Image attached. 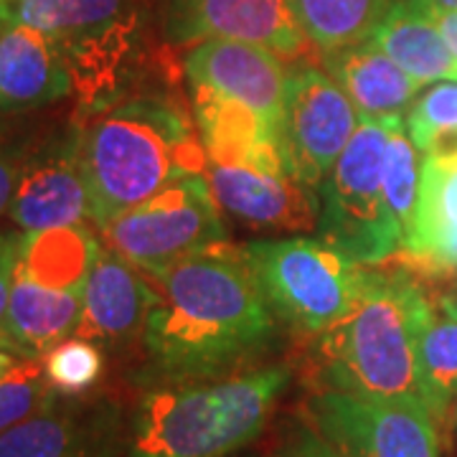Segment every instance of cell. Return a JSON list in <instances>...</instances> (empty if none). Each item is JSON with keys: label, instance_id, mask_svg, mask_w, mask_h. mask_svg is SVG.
<instances>
[{"label": "cell", "instance_id": "6da1fadb", "mask_svg": "<svg viewBox=\"0 0 457 457\" xmlns=\"http://www.w3.org/2000/svg\"><path fill=\"white\" fill-rule=\"evenodd\" d=\"M219 246L150 272L161 293L147 315L145 343L165 374L224 371L275 333L272 308L245 254Z\"/></svg>", "mask_w": 457, "mask_h": 457}, {"label": "cell", "instance_id": "7a4b0ae2", "mask_svg": "<svg viewBox=\"0 0 457 457\" xmlns=\"http://www.w3.org/2000/svg\"><path fill=\"white\" fill-rule=\"evenodd\" d=\"M79 161L99 228L161 194L165 186L206 170V150L188 120L161 97H132L99 110L79 130Z\"/></svg>", "mask_w": 457, "mask_h": 457}, {"label": "cell", "instance_id": "3957f363", "mask_svg": "<svg viewBox=\"0 0 457 457\" xmlns=\"http://www.w3.org/2000/svg\"><path fill=\"white\" fill-rule=\"evenodd\" d=\"M432 318V303L407 272L363 270L353 311L323 333L328 389L422 399L420 338Z\"/></svg>", "mask_w": 457, "mask_h": 457}, {"label": "cell", "instance_id": "277c9868", "mask_svg": "<svg viewBox=\"0 0 457 457\" xmlns=\"http://www.w3.org/2000/svg\"><path fill=\"white\" fill-rule=\"evenodd\" d=\"M290 371H257L173 384L143 396L135 411L130 457H227L262 432Z\"/></svg>", "mask_w": 457, "mask_h": 457}, {"label": "cell", "instance_id": "5b68a950", "mask_svg": "<svg viewBox=\"0 0 457 457\" xmlns=\"http://www.w3.org/2000/svg\"><path fill=\"white\" fill-rule=\"evenodd\" d=\"M0 18L49 33L87 110L117 102L143 44L137 0H0Z\"/></svg>", "mask_w": 457, "mask_h": 457}, {"label": "cell", "instance_id": "8992f818", "mask_svg": "<svg viewBox=\"0 0 457 457\" xmlns=\"http://www.w3.org/2000/svg\"><path fill=\"white\" fill-rule=\"evenodd\" d=\"M386 120L361 117L341 158L320 180L318 239L361 267H376L404 249L402 228L384 194Z\"/></svg>", "mask_w": 457, "mask_h": 457}, {"label": "cell", "instance_id": "52a82bcc", "mask_svg": "<svg viewBox=\"0 0 457 457\" xmlns=\"http://www.w3.org/2000/svg\"><path fill=\"white\" fill-rule=\"evenodd\" d=\"M272 312L300 330L326 333L353 311L363 267L323 239H272L242 249Z\"/></svg>", "mask_w": 457, "mask_h": 457}, {"label": "cell", "instance_id": "ba28073f", "mask_svg": "<svg viewBox=\"0 0 457 457\" xmlns=\"http://www.w3.org/2000/svg\"><path fill=\"white\" fill-rule=\"evenodd\" d=\"M102 234L117 254L145 272H155L188 254L224 245L227 228L209 180L198 173L110 219Z\"/></svg>", "mask_w": 457, "mask_h": 457}, {"label": "cell", "instance_id": "9c48e42d", "mask_svg": "<svg viewBox=\"0 0 457 457\" xmlns=\"http://www.w3.org/2000/svg\"><path fill=\"white\" fill-rule=\"evenodd\" d=\"M312 422L343 457H440L437 420L414 396L326 389L312 399Z\"/></svg>", "mask_w": 457, "mask_h": 457}, {"label": "cell", "instance_id": "30bf717a", "mask_svg": "<svg viewBox=\"0 0 457 457\" xmlns=\"http://www.w3.org/2000/svg\"><path fill=\"white\" fill-rule=\"evenodd\" d=\"M359 122V110L333 77L315 66H295L287 74L282 147L295 179L320 186Z\"/></svg>", "mask_w": 457, "mask_h": 457}, {"label": "cell", "instance_id": "8fae6325", "mask_svg": "<svg viewBox=\"0 0 457 457\" xmlns=\"http://www.w3.org/2000/svg\"><path fill=\"white\" fill-rule=\"evenodd\" d=\"M186 77L194 87L237 99L282 137L287 69L278 54L245 41H198L186 56Z\"/></svg>", "mask_w": 457, "mask_h": 457}, {"label": "cell", "instance_id": "7c38bea8", "mask_svg": "<svg viewBox=\"0 0 457 457\" xmlns=\"http://www.w3.org/2000/svg\"><path fill=\"white\" fill-rule=\"evenodd\" d=\"M168 31L183 44L228 38L278 56H297L308 41L287 0H170Z\"/></svg>", "mask_w": 457, "mask_h": 457}, {"label": "cell", "instance_id": "4fadbf2b", "mask_svg": "<svg viewBox=\"0 0 457 457\" xmlns=\"http://www.w3.org/2000/svg\"><path fill=\"white\" fill-rule=\"evenodd\" d=\"M8 216L26 234L74 227L84 216H92L79 161V132L54 140L21 165Z\"/></svg>", "mask_w": 457, "mask_h": 457}, {"label": "cell", "instance_id": "5bb4252c", "mask_svg": "<svg viewBox=\"0 0 457 457\" xmlns=\"http://www.w3.org/2000/svg\"><path fill=\"white\" fill-rule=\"evenodd\" d=\"M216 204L254 227L308 231L318 227L320 201L311 186L285 173H264L246 165L209 163Z\"/></svg>", "mask_w": 457, "mask_h": 457}, {"label": "cell", "instance_id": "9a60e30c", "mask_svg": "<svg viewBox=\"0 0 457 457\" xmlns=\"http://www.w3.org/2000/svg\"><path fill=\"white\" fill-rule=\"evenodd\" d=\"M74 77L49 33L0 18V112H23L66 97Z\"/></svg>", "mask_w": 457, "mask_h": 457}, {"label": "cell", "instance_id": "2e32d148", "mask_svg": "<svg viewBox=\"0 0 457 457\" xmlns=\"http://www.w3.org/2000/svg\"><path fill=\"white\" fill-rule=\"evenodd\" d=\"M158 303V293L137 275L122 254L99 249L82 290V320L77 338L87 341H128L145 330L147 315Z\"/></svg>", "mask_w": 457, "mask_h": 457}, {"label": "cell", "instance_id": "e0dca14e", "mask_svg": "<svg viewBox=\"0 0 457 457\" xmlns=\"http://www.w3.org/2000/svg\"><path fill=\"white\" fill-rule=\"evenodd\" d=\"M194 110L209 163L246 165L264 173H290L282 137L237 99L194 87Z\"/></svg>", "mask_w": 457, "mask_h": 457}, {"label": "cell", "instance_id": "ac0fdd59", "mask_svg": "<svg viewBox=\"0 0 457 457\" xmlns=\"http://www.w3.org/2000/svg\"><path fill=\"white\" fill-rule=\"evenodd\" d=\"M328 77L348 95L361 117H404L422 84L411 79L371 38L323 54Z\"/></svg>", "mask_w": 457, "mask_h": 457}, {"label": "cell", "instance_id": "d6986e66", "mask_svg": "<svg viewBox=\"0 0 457 457\" xmlns=\"http://www.w3.org/2000/svg\"><path fill=\"white\" fill-rule=\"evenodd\" d=\"M402 252L427 272H457V153L425 155L414 227Z\"/></svg>", "mask_w": 457, "mask_h": 457}, {"label": "cell", "instance_id": "ffe728a7", "mask_svg": "<svg viewBox=\"0 0 457 457\" xmlns=\"http://www.w3.org/2000/svg\"><path fill=\"white\" fill-rule=\"evenodd\" d=\"M82 320V293L51 290L18 272L5 312V338L33 359L71 338Z\"/></svg>", "mask_w": 457, "mask_h": 457}, {"label": "cell", "instance_id": "44dd1931", "mask_svg": "<svg viewBox=\"0 0 457 457\" xmlns=\"http://www.w3.org/2000/svg\"><path fill=\"white\" fill-rule=\"evenodd\" d=\"M369 38L422 87L457 82V62L442 38L435 16L407 0H392Z\"/></svg>", "mask_w": 457, "mask_h": 457}, {"label": "cell", "instance_id": "7402d4cb", "mask_svg": "<svg viewBox=\"0 0 457 457\" xmlns=\"http://www.w3.org/2000/svg\"><path fill=\"white\" fill-rule=\"evenodd\" d=\"M99 249L97 239L79 224L31 231L21 239L18 272L51 290L82 293Z\"/></svg>", "mask_w": 457, "mask_h": 457}, {"label": "cell", "instance_id": "603a6c76", "mask_svg": "<svg viewBox=\"0 0 457 457\" xmlns=\"http://www.w3.org/2000/svg\"><path fill=\"white\" fill-rule=\"evenodd\" d=\"M308 41L318 49H343L366 41L392 0H287Z\"/></svg>", "mask_w": 457, "mask_h": 457}, {"label": "cell", "instance_id": "cb8c5ba5", "mask_svg": "<svg viewBox=\"0 0 457 457\" xmlns=\"http://www.w3.org/2000/svg\"><path fill=\"white\" fill-rule=\"evenodd\" d=\"M420 180H422V163L420 150L411 143L404 117L386 120V153H384V194L392 209L396 224L402 228L407 245L414 213L420 201Z\"/></svg>", "mask_w": 457, "mask_h": 457}, {"label": "cell", "instance_id": "d4e9b609", "mask_svg": "<svg viewBox=\"0 0 457 457\" xmlns=\"http://www.w3.org/2000/svg\"><path fill=\"white\" fill-rule=\"evenodd\" d=\"M420 384L422 399L442 422L457 402V320L432 318L420 338Z\"/></svg>", "mask_w": 457, "mask_h": 457}, {"label": "cell", "instance_id": "484cf974", "mask_svg": "<svg viewBox=\"0 0 457 457\" xmlns=\"http://www.w3.org/2000/svg\"><path fill=\"white\" fill-rule=\"evenodd\" d=\"M411 143L425 155L457 153V82L429 87L407 112Z\"/></svg>", "mask_w": 457, "mask_h": 457}, {"label": "cell", "instance_id": "4316f807", "mask_svg": "<svg viewBox=\"0 0 457 457\" xmlns=\"http://www.w3.org/2000/svg\"><path fill=\"white\" fill-rule=\"evenodd\" d=\"M0 457H79V442L66 417L41 409L0 435Z\"/></svg>", "mask_w": 457, "mask_h": 457}, {"label": "cell", "instance_id": "83f0119b", "mask_svg": "<svg viewBox=\"0 0 457 457\" xmlns=\"http://www.w3.org/2000/svg\"><path fill=\"white\" fill-rule=\"evenodd\" d=\"M51 402V384L41 363L21 359L0 376V435Z\"/></svg>", "mask_w": 457, "mask_h": 457}, {"label": "cell", "instance_id": "f1b7e54d", "mask_svg": "<svg viewBox=\"0 0 457 457\" xmlns=\"http://www.w3.org/2000/svg\"><path fill=\"white\" fill-rule=\"evenodd\" d=\"M102 369H104L102 351L92 341L77 338V336L51 348L44 363L51 386L66 394H79L89 389L92 384H97Z\"/></svg>", "mask_w": 457, "mask_h": 457}, {"label": "cell", "instance_id": "f546056e", "mask_svg": "<svg viewBox=\"0 0 457 457\" xmlns=\"http://www.w3.org/2000/svg\"><path fill=\"white\" fill-rule=\"evenodd\" d=\"M21 239H23V234H0V336H5L3 328H5L11 287H13V278H16Z\"/></svg>", "mask_w": 457, "mask_h": 457}, {"label": "cell", "instance_id": "4dcf8cb0", "mask_svg": "<svg viewBox=\"0 0 457 457\" xmlns=\"http://www.w3.org/2000/svg\"><path fill=\"white\" fill-rule=\"evenodd\" d=\"M279 457H343L333 445H328L315 429H308V432H300Z\"/></svg>", "mask_w": 457, "mask_h": 457}, {"label": "cell", "instance_id": "1f68e13d", "mask_svg": "<svg viewBox=\"0 0 457 457\" xmlns=\"http://www.w3.org/2000/svg\"><path fill=\"white\" fill-rule=\"evenodd\" d=\"M21 173V165L16 163L13 150L0 140V213L8 212L11 198L16 191V180Z\"/></svg>", "mask_w": 457, "mask_h": 457}, {"label": "cell", "instance_id": "d6a6232c", "mask_svg": "<svg viewBox=\"0 0 457 457\" xmlns=\"http://www.w3.org/2000/svg\"><path fill=\"white\" fill-rule=\"evenodd\" d=\"M432 16L437 21V29H440L453 59L457 62V11H442V13H432Z\"/></svg>", "mask_w": 457, "mask_h": 457}, {"label": "cell", "instance_id": "836d02e7", "mask_svg": "<svg viewBox=\"0 0 457 457\" xmlns=\"http://www.w3.org/2000/svg\"><path fill=\"white\" fill-rule=\"evenodd\" d=\"M411 5L422 8L427 13H442V11H457V0H407Z\"/></svg>", "mask_w": 457, "mask_h": 457}, {"label": "cell", "instance_id": "e575fe53", "mask_svg": "<svg viewBox=\"0 0 457 457\" xmlns=\"http://www.w3.org/2000/svg\"><path fill=\"white\" fill-rule=\"evenodd\" d=\"M437 305H440V311L445 318H453V320H457V290H450L447 295H442Z\"/></svg>", "mask_w": 457, "mask_h": 457}, {"label": "cell", "instance_id": "d590c367", "mask_svg": "<svg viewBox=\"0 0 457 457\" xmlns=\"http://www.w3.org/2000/svg\"><path fill=\"white\" fill-rule=\"evenodd\" d=\"M455 422H457V407H455Z\"/></svg>", "mask_w": 457, "mask_h": 457}]
</instances>
